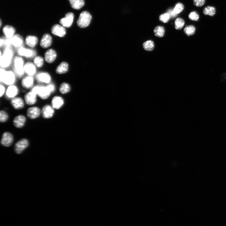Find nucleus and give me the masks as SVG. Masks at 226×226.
I'll return each mask as SVG.
<instances>
[{
  "label": "nucleus",
  "instance_id": "f257e3e1",
  "mask_svg": "<svg viewBox=\"0 0 226 226\" xmlns=\"http://www.w3.org/2000/svg\"><path fill=\"white\" fill-rule=\"evenodd\" d=\"M0 75L1 82H2L6 85H12L15 82V75L11 71H6L3 69H1Z\"/></svg>",
  "mask_w": 226,
  "mask_h": 226
},
{
  "label": "nucleus",
  "instance_id": "f03ea898",
  "mask_svg": "<svg viewBox=\"0 0 226 226\" xmlns=\"http://www.w3.org/2000/svg\"><path fill=\"white\" fill-rule=\"evenodd\" d=\"M92 19V16L90 13L87 11L82 12L80 14L77 23L80 28H86L89 25Z\"/></svg>",
  "mask_w": 226,
  "mask_h": 226
},
{
  "label": "nucleus",
  "instance_id": "7ed1b4c3",
  "mask_svg": "<svg viewBox=\"0 0 226 226\" xmlns=\"http://www.w3.org/2000/svg\"><path fill=\"white\" fill-rule=\"evenodd\" d=\"M13 55V51L10 47H7L5 50L3 55L1 57L0 64L1 67H8L11 63Z\"/></svg>",
  "mask_w": 226,
  "mask_h": 226
},
{
  "label": "nucleus",
  "instance_id": "20e7f679",
  "mask_svg": "<svg viewBox=\"0 0 226 226\" xmlns=\"http://www.w3.org/2000/svg\"><path fill=\"white\" fill-rule=\"evenodd\" d=\"M24 61L21 57H16L14 60L15 70L17 75L21 77L25 72L24 66Z\"/></svg>",
  "mask_w": 226,
  "mask_h": 226
},
{
  "label": "nucleus",
  "instance_id": "39448f33",
  "mask_svg": "<svg viewBox=\"0 0 226 226\" xmlns=\"http://www.w3.org/2000/svg\"><path fill=\"white\" fill-rule=\"evenodd\" d=\"M74 17V15L72 13H68L64 17L60 20V23L65 28H69L73 24Z\"/></svg>",
  "mask_w": 226,
  "mask_h": 226
},
{
  "label": "nucleus",
  "instance_id": "423d86ee",
  "mask_svg": "<svg viewBox=\"0 0 226 226\" xmlns=\"http://www.w3.org/2000/svg\"><path fill=\"white\" fill-rule=\"evenodd\" d=\"M29 143L28 140L21 139L16 143L15 145V151L17 154H20L28 147Z\"/></svg>",
  "mask_w": 226,
  "mask_h": 226
},
{
  "label": "nucleus",
  "instance_id": "0eeeda50",
  "mask_svg": "<svg viewBox=\"0 0 226 226\" xmlns=\"http://www.w3.org/2000/svg\"><path fill=\"white\" fill-rule=\"evenodd\" d=\"M52 34L55 36L62 37L66 34V30L62 25L56 24L53 26L51 29Z\"/></svg>",
  "mask_w": 226,
  "mask_h": 226
},
{
  "label": "nucleus",
  "instance_id": "6e6552de",
  "mask_svg": "<svg viewBox=\"0 0 226 226\" xmlns=\"http://www.w3.org/2000/svg\"><path fill=\"white\" fill-rule=\"evenodd\" d=\"M13 140V135L9 132H6L3 135L1 143L4 147H9L12 144Z\"/></svg>",
  "mask_w": 226,
  "mask_h": 226
},
{
  "label": "nucleus",
  "instance_id": "1a4fd4ad",
  "mask_svg": "<svg viewBox=\"0 0 226 226\" xmlns=\"http://www.w3.org/2000/svg\"><path fill=\"white\" fill-rule=\"evenodd\" d=\"M41 112L44 118H50L52 117L54 115V109L50 105H46L43 108Z\"/></svg>",
  "mask_w": 226,
  "mask_h": 226
},
{
  "label": "nucleus",
  "instance_id": "9d476101",
  "mask_svg": "<svg viewBox=\"0 0 226 226\" xmlns=\"http://www.w3.org/2000/svg\"><path fill=\"white\" fill-rule=\"evenodd\" d=\"M36 78L37 82L40 83L49 84L51 81L50 75L46 72H42L36 75Z\"/></svg>",
  "mask_w": 226,
  "mask_h": 226
},
{
  "label": "nucleus",
  "instance_id": "9b49d317",
  "mask_svg": "<svg viewBox=\"0 0 226 226\" xmlns=\"http://www.w3.org/2000/svg\"><path fill=\"white\" fill-rule=\"evenodd\" d=\"M57 56V52L54 49L48 50L45 54V59L48 63H52L55 60Z\"/></svg>",
  "mask_w": 226,
  "mask_h": 226
},
{
  "label": "nucleus",
  "instance_id": "f8f14e48",
  "mask_svg": "<svg viewBox=\"0 0 226 226\" xmlns=\"http://www.w3.org/2000/svg\"><path fill=\"white\" fill-rule=\"evenodd\" d=\"M18 88L14 85L10 86L6 92V96L7 98L12 99L15 97L18 94Z\"/></svg>",
  "mask_w": 226,
  "mask_h": 226
},
{
  "label": "nucleus",
  "instance_id": "ddd939ff",
  "mask_svg": "<svg viewBox=\"0 0 226 226\" xmlns=\"http://www.w3.org/2000/svg\"><path fill=\"white\" fill-rule=\"evenodd\" d=\"M52 42V38L49 34H44L41 39L40 45L43 48H46L50 47Z\"/></svg>",
  "mask_w": 226,
  "mask_h": 226
},
{
  "label": "nucleus",
  "instance_id": "4468645a",
  "mask_svg": "<svg viewBox=\"0 0 226 226\" xmlns=\"http://www.w3.org/2000/svg\"><path fill=\"white\" fill-rule=\"evenodd\" d=\"M11 103L13 107L17 110L23 109L25 105L23 100L20 97H15L11 99Z\"/></svg>",
  "mask_w": 226,
  "mask_h": 226
},
{
  "label": "nucleus",
  "instance_id": "2eb2a0df",
  "mask_svg": "<svg viewBox=\"0 0 226 226\" xmlns=\"http://www.w3.org/2000/svg\"><path fill=\"white\" fill-rule=\"evenodd\" d=\"M41 113L40 109L36 107L29 108L27 111V115L31 119H35L39 117Z\"/></svg>",
  "mask_w": 226,
  "mask_h": 226
},
{
  "label": "nucleus",
  "instance_id": "dca6fc26",
  "mask_svg": "<svg viewBox=\"0 0 226 226\" xmlns=\"http://www.w3.org/2000/svg\"><path fill=\"white\" fill-rule=\"evenodd\" d=\"M52 94L47 86H40L38 95L41 99L45 100L48 99Z\"/></svg>",
  "mask_w": 226,
  "mask_h": 226
},
{
  "label": "nucleus",
  "instance_id": "f3484780",
  "mask_svg": "<svg viewBox=\"0 0 226 226\" xmlns=\"http://www.w3.org/2000/svg\"><path fill=\"white\" fill-rule=\"evenodd\" d=\"M64 104L63 99L59 96H55L53 98L52 100V106L53 108L56 109H59L61 108Z\"/></svg>",
  "mask_w": 226,
  "mask_h": 226
},
{
  "label": "nucleus",
  "instance_id": "a211bd4d",
  "mask_svg": "<svg viewBox=\"0 0 226 226\" xmlns=\"http://www.w3.org/2000/svg\"><path fill=\"white\" fill-rule=\"evenodd\" d=\"M26 121V117L24 115H21L17 116L14 118L13 123L16 128H21L24 126Z\"/></svg>",
  "mask_w": 226,
  "mask_h": 226
},
{
  "label": "nucleus",
  "instance_id": "6ab92c4d",
  "mask_svg": "<svg viewBox=\"0 0 226 226\" xmlns=\"http://www.w3.org/2000/svg\"><path fill=\"white\" fill-rule=\"evenodd\" d=\"M36 96L37 95L31 91L28 93L25 96V103L28 105H34L36 102Z\"/></svg>",
  "mask_w": 226,
  "mask_h": 226
},
{
  "label": "nucleus",
  "instance_id": "aec40b11",
  "mask_svg": "<svg viewBox=\"0 0 226 226\" xmlns=\"http://www.w3.org/2000/svg\"><path fill=\"white\" fill-rule=\"evenodd\" d=\"M3 32L7 38L10 39L14 36L16 30L13 26L7 25L3 28Z\"/></svg>",
  "mask_w": 226,
  "mask_h": 226
},
{
  "label": "nucleus",
  "instance_id": "412c9836",
  "mask_svg": "<svg viewBox=\"0 0 226 226\" xmlns=\"http://www.w3.org/2000/svg\"><path fill=\"white\" fill-rule=\"evenodd\" d=\"M24 69L25 72L30 76L34 75L36 72L35 65L31 62L26 63L24 66Z\"/></svg>",
  "mask_w": 226,
  "mask_h": 226
},
{
  "label": "nucleus",
  "instance_id": "4be33fe9",
  "mask_svg": "<svg viewBox=\"0 0 226 226\" xmlns=\"http://www.w3.org/2000/svg\"><path fill=\"white\" fill-rule=\"evenodd\" d=\"M21 84L23 87L26 89H29L32 87L34 84L33 78L30 76H26L23 78Z\"/></svg>",
  "mask_w": 226,
  "mask_h": 226
},
{
  "label": "nucleus",
  "instance_id": "5701e85b",
  "mask_svg": "<svg viewBox=\"0 0 226 226\" xmlns=\"http://www.w3.org/2000/svg\"><path fill=\"white\" fill-rule=\"evenodd\" d=\"M38 42V38L36 36H29L26 37L25 43L26 44L30 47H35L37 45Z\"/></svg>",
  "mask_w": 226,
  "mask_h": 226
},
{
  "label": "nucleus",
  "instance_id": "b1692460",
  "mask_svg": "<svg viewBox=\"0 0 226 226\" xmlns=\"http://www.w3.org/2000/svg\"><path fill=\"white\" fill-rule=\"evenodd\" d=\"M71 7L75 10L81 9L85 5L84 0H69Z\"/></svg>",
  "mask_w": 226,
  "mask_h": 226
},
{
  "label": "nucleus",
  "instance_id": "393cba45",
  "mask_svg": "<svg viewBox=\"0 0 226 226\" xmlns=\"http://www.w3.org/2000/svg\"><path fill=\"white\" fill-rule=\"evenodd\" d=\"M12 44L16 47H21L23 43L22 36L18 34L14 35L11 38Z\"/></svg>",
  "mask_w": 226,
  "mask_h": 226
},
{
  "label": "nucleus",
  "instance_id": "a878e982",
  "mask_svg": "<svg viewBox=\"0 0 226 226\" xmlns=\"http://www.w3.org/2000/svg\"><path fill=\"white\" fill-rule=\"evenodd\" d=\"M69 64L65 62H62L57 67L56 72L59 74H62L66 73L68 70Z\"/></svg>",
  "mask_w": 226,
  "mask_h": 226
},
{
  "label": "nucleus",
  "instance_id": "bb28decb",
  "mask_svg": "<svg viewBox=\"0 0 226 226\" xmlns=\"http://www.w3.org/2000/svg\"><path fill=\"white\" fill-rule=\"evenodd\" d=\"M19 55L26 57H31L33 55V52L31 50L25 48H21L18 51Z\"/></svg>",
  "mask_w": 226,
  "mask_h": 226
},
{
  "label": "nucleus",
  "instance_id": "cd10ccee",
  "mask_svg": "<svg viewBox=\"0 0 226 226\" xmlns=\"http://www.w3.org/2000/svg\"><path fill=\"white\" fill-rule=\"evenodd\" d=\"M203 12L205 15L213 16L216 14V9L213 6H208L204 9Z\"/></svg>",
  "mask_w": 226,
  "mask_h": 226
},
{
  "label": "nucleus",
  "instance_id": "c85d7f7f",
  "mask_svg": "<svg viewBox=\"0 0 226 226\" xmlns=\"http://www.w3.org/2000/svg\"><path fill=\"white\" fill-rule=\"evenodd\" d=\"M71 90L70 86L68 83H62L59 87V91L61 94H64L70 92Z\"/></svg>",
  "mask_w": 226,
  "mask_h": 226
},
{
  "label": "nucleus",
  "instance_id": "c756f323",
  "mask_svg": "<svg viewBox=\"0 0 226 226\" xmlns=\"http://www.w3.org/2000/svg\"><path fill=\"white\" fill-rule=\"evenodd\" d=\"M165 32L164 27L161 26H157L154 30L155 36L158 37H162L163 36Z\"/></svg>",
  "mask_w": 226,
  "mask_h": 226
},
{
  "label": "nucleus",
  "instance_id": "7c9ffc66",
  "mask_svg": "<svg viewBox=\"0 0 226 226\" xmlns=\"http://www.w3.org/2000/svg\"><path fill=\"white\" fill-rule=\"evenodd\" d=\"M143 48L147 51H152L154 47V42L151 40H149L144 42L143 44Z\"/></svg>",
  "mask_w": 226,
  "mask_h": 226
},
{
  "label": "nucleus",
  "instance_id": "2f4dec72",
  "mask_svg": "<svg viewBox=\"0 0 226 226\" xmlns=\"http://www.w3.org/2000/svg\"><path fill=\"white\" fill-rule=\"evenodd\" d=\"M195 31V28L194 26L192 25H190L187 26L184 29L185 33L188 36L193 35Z\"/></svg>",
  "mask_w": 226,
  "mask_h": 226
},
{
  "label": "nucleus",
  "instance_id": "473e14b6",
  "mask_svg": "<svg viewBox=\"0 0 226 226\" xmlns=\"http://www.w3.org/2000/svg\"><path fill=\"white\" fill-rule=\"evenodd\" d=\"M34 63L35 65L39 68H41L44 64L43 58L40 56H36L34 59Z\"/></svg>",
  "mask_w": 226,
  "mask_h": 226
},
{
  "label": "nucleus",
  "instance_id": "72a5a7b5",
  "mask_svg": "<svg viewBox=\"0 0 226 226\" xmlns=\"http://www.w3.org/2000/svg\"><path fill=\"white\" fill-rule=\"evenodd\" d=\"M185 24L184 20L181 18L176 19L175 22V29L177 30H180L183 27Z\"/></svg>",
  "mask_w": 226,
  "mask_h": 226
},
{
  "label": "nucleus",
  "instance_id": "f704fd0d",
  "mask_svg": "<svg viewBox=\"0 0 226 226\" xmlns=\"http://www.w3.org/2000/svg\"><path fill=\"white\" fill-rule=\"evenodd\" d=\"M9 118V116L7 113L4 111H1L0 112V121L2 123H4L6 122Z\"/></svg>",
  "mask_w": 226,
  "mask_h": 226
},
{
  "label": "nucleus",
  "instance_id": "c9c22d12",
  "mask_svg": "<svg viewBox=\"0 0 226 226\" xmlns=\"http://www.w3.org/2000/svg\"><path fill=\"white\" fill-rule=\"evenodd\" d=\"M184 8V6L182 4L178 3L176 5L174 10L176 14H178L182 12Z\"/></svg>",
  "mask_w": 226,
  "mask_h": 226
},
{
  "label": "nucleus",
  "instance_id": "e433bc0d",
  "mask_svg": "<svg viewBox=\"0 0 226 226\" xmlns=\"http://www.w3.org/2000/svg\"><path fill=\"white\" fill-rule=\"evenodd\" d=\"M189 17L191 20L196 21L199 20V17L198 13L194 11L190 13Z\"/></svg>",
  "mask_w": 226,
  "mask_h": 226
},
{
  "label": "nucleus",
  "instance_id": "4c0bfd02",
  "mask_svg": "<svg viewBox=\"0 0 226 226\" xmlns=\"http://www.w3.org/2000/svg\"><path fill=\"white\" fill-rule=\"evenodd\" d=\"M170 17L167 13H165L160 15L159 19L162 22L166 23L169 21Z\"/></svg>",
  "mask_w": 226,
  "mask_h": 226
},
{
  "label": "nucleus",
  "instance_id": "58836bf2",
  "mask_svg": "<svg viewBox=\"0 0 226 226\" xmlns=\"http://www.w3.org/2000/svg\"><path fill=\"white\" fill-rule=\"evenodd\" d=\"M206 0H193L194 5L197 7H201L205 3Z\"/></svg>",
  "mask_w": 226,
  "mask_h": 226
},
{
  "label": "nucleus",
  "instance_id": "ea45409f",
  "mask_svg": "<svg viewBox=\"0 0 226 226\" xmlns=\"http://www.w3.org/2000/svg\"><path fill=\"white\" fill-rule=\"evenodd\" d=\"M167 13L169 15L170 18H171L176 17L178 15L174 12V9H169L167 11Z\"/></svg>",
  "mask_w": 226,
  "mask_h": 226
},
{
  "label": "nucleus",
  "instance_id": "a19ab883",
  "mask_svg": "<svg viewBox=\"0 0 226 226\" xmlns=\"http://www.w3.org/2000/svg\"><path fill=\"white\" fill-rule=\"evenodd\" d=\"M40 87L39 86H35L32 88L31 91L34 93L36 95H38Z\"/></svg>",
  "mask_w": 226,
  "mask_h": 226
},
{
  "label": "nucleus",
  "instance_id": "79ce46f5",
  "mask_svg": "<svg viewBox=\"0 0 226 226\" xmlns=\"http://www.w3.org/2000/svg\"><path fill=\"white\" fill-rule=\"evenodd\" d=\"M51 93L54 92L56 90L55 86L53 84H49L47 86Z\"/></svg>",
  "mask_w": 226,
  "mask_h": 226
},
{
  "label": "nucleus",
  "instance_id": "37998d69",
  "mask_svg": "<svg viewBox=\"0 0 226 226\" xmlns=\"http://www.w3.org/2000/svg\"><path fill=\"white\" fill-rule=\"evenodd\" d=\"M1 87V95H0V96L2 97L5 94L6 89L4 86L2 85H1V87Z\"/></svg>",
  "mask_w": 226,
  "mask_h": 226
},
{
  "label": "nucleus",
  "instance_id": "c03bdc74",
  "mask_svg": "<svg viewBox=\"0 0 226 226\" xmlns=\"http://www.w3.org/2000/svg\"><path fill=\"white\" fill-rule=\"evenodd\" d=\"M4 40L2 38L0 40V46L2 47V45L4 44Z\"/></svg>",
  "mask_w": 226,
  "mask_h": 226
},
{
  "label": "nucleus",
  "instance_id": "a18cd8bd",
  "mask_svg": "<svg viewBox=\"0 0 226 226\" xmlns=\"http://www.w3.org/2000/svg\"><path fill=\"white\" fill-rule=\"evenodd\" d=\"M2 22L1 20V25H1V26H2Z\"/></svg>",
  "mask_w": 226,
  "mask_h": 226
}]
</instances>
